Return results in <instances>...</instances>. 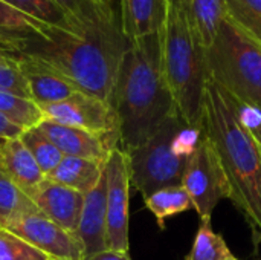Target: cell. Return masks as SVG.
Returning <instances> with one entry per match:
<instances>
[{
	"label": "cell",
	"mask_w": 261,
	"mask_h": 260,
	"mask_svg": "<svg viewBox=\"0 0 261 260\" xmlns=\"http://www.w3.org/2000/svg\"><path fill=\"white\" fill-rule=\"evenodd\" d=\"M121 20L52 28L15 44L12 54L34 61L72 83L80 92L109 103L119 64L130 46Z\"/></svg>",
	"instance_id": "6da1fadb"
},
{
	"label": "cell",
	"mask_w": 261,
	"mask_h": 260,
	"mask_svg": "<svg viewBox=\"0 0 261 260\" xmlns=\"http://www.w3.org/2000/svg\"><path fill=\"white\" fill-rule=\"evenodd\" d=\"M109 104L116 116L119 147L124 152L147 143L177 112L162 67L161 32L130 43Z\"/></svg>",
	"instance_id": "7a4b0ae2"
},
{
	"label": "cell",
	"mask_w": 261,
	"mask_h": 260,
	"mask_svg": "<svg viewBox=\"0 0 261 260\" xmlns=\"http://www.w3.org/2000/svg\"><path fill=\"white\" fill-rule=\"evenodd\" d=\"M202 129L226 173L229 199L246 219L255 248L261 242V152L239 115V100L208 81Z\"/></svg>",
	"instance_id": "3957f363"
},
{
	"label": "cell",
	"mask_w": 261,
	"mask_h": 260,
	"mask_svg": "<svg viewBox=\"0 0 261 260\" xmlns=\"http://www.w3.org/2000/svg\"><path fill=\"white\" fill-rule=\"evenodd\" d=\"M161 55L177 113L187 126L202 129L210 81L205 49L193 37L179 0H168L161 29Z\"/></svg>",
	"instance_id": "277c9868"
},
{
	"label": "cell",
	"mask_w": 261,
	"mask_h": 260,
	"mask_svg": "<svg viewBox=\"0 0 261 260\" xmlns=\"http://www.w3.org/2000/svg\"><path fill=\"white\" fill-rule=\"evenodd\" d=\"M208 77L243 104L261 109V44L228 15L205 49Z\"/></svg>",
	"instance_id": "5b68a950"
},
{
	"label": "cell",
	"mask_w": 261,
	"mask_h": 260,
	"mask_svg": "<svg viewBox=\"0 0 261 260\" xmlns=\"http://www.w3.org/2000/svg\"><path fill=\"white\" fill-rule=\"evenodd\" d=\"M185 126L187 123L176 112L147 143L125 152L132 187L144 199L161 188L182 185L187 162L191 156L179 141V133Z\"/></svg>",
	"instance_id": "8992f818"
},
{
	"label": "cell",
	"mask_w": 261,
	"mask_h": 260,
	"mask_svg": "<svg viewBox=\"0 0 261 260\" xmlns=\"http://www.w3.org/2000/svg\"><path fill=\"white\" fill-rule=\"evenodd\" d=\"M182 185L188 192L199 219L211 218L219 202L231 196L229 182L219 153L203 129L187 162Z\"/></svg>",
	"instance_id": "52a82bcc"
},
{
	"label": "cell",
	"mask_w": 261,
	"mask_h": 260,
	"mask_svg": "<svg viewBox=\"0 0 261 260\" xmlns=\"http://www.w3.org/2000/svg\"><path fill=\"white\" fill-rule=\"evenodd\" d=\"M106 239L107 248L128 253V204H130V166L127 153L118 146L110 152L106 162Z\"/></svg>",
	"instance_id": "ba28073f"
},
{
	"label": "cell",
	"mask_w": 261,
	"mask_h": 260,
	"mask_svg": "<svg viewBox=\"0 0 261 260\" xmlns=\"http://www.w3.org/2000/svg\"><path fill=\"white\" fill-rule=\"evenodd\" d=\"M40 110L46 120L84 129L98 135L118 136V123L112 106L107 101L86 92L78 90L60 103L41 106Z\"/></svg>",
	"instance_id": "9c48e42d"
},
{
	"label": "cell",
	"mask_w": 261,
	"mask_h": 260,
	"mask_svg": "<svg viewBox=\"0 0 261 260\" xmlns=\"http://www.w3.org/2000/svg\"><path fill=\"white\" fill-rule=\"evenodd\" d=\"M5 230L35 247L49 259L84 260L83 247L76 236L52 222L38 208L20 216Z\"/></svg>",
	"instance_id": "30bf717a"
},
{
	"label": "cell",
	"mask_w": 261,
	"mask_h": 260,
	"mask_svg": "<svg viewBox=\"0 0 261 260\" xmlns=\"http://www.w3.org/2000/svg\"><path fill=\"white\" fill-rule=\"evenodd\" d=\"M37 127L64 156H76L107 162L110 152L119 146L116 135H98L84 129L64 126L43 118Z\"/></svg>",
	"instance_id": "8fae6325"
},
{
	"label": "cell",
	"mask_w": 261,
	"mask_h": 260,
	"mask_svg": "<svg viewBox=\"0 0 261 260\" xmlns=\"http://www.w3.org/2000/svg\"><path fill=\"white\" fill-rule=\"evenodd\" d=\"M31 199L37 208L52 222L75 234L84 202L83 193L44 178Z\"/></svg>",
	"instance_id": "7c38bea8"
},
{
	"label": "cell",
	"mask_w": 261,
	"mask_h": 260,
	"mask_svg": "<svg viewBox=\"0 0 261 260\" xmlns=\"http://www.w3.org/2000/svg\"><path fill=\"white\" fill-rule=\"evenodd\" d=\"M106 188L107 178L104 170L98 184L89 193L84 195L81 218L75 231V236L83 247L84 259L98 254L104 250H109L106 239Z\"/></svg>",
	"instance_id": "4fadbf2b"
},
{
	"label": "cell",
	"mask_w": 261,
	"mask_h": 260,
	"mask_svg": "<svg viewBox=\"0 0 261 260\" xmlns=\"http://www.w3.org/2000/svg\"><path fill=\"white\" fill-rule=\"evenodd\" d=\"M121 28L125 37L136 38L161 32L168 9V0H118Z\"/></svg>",
	"instance_id": "5bb4252c"
},
{
	"label": "cell",
	"mask_w": 261,
	"mask_h": 260,
	"mask_svg": "<svg viewBox=\"0 0 261 260\" xmlns=\"http://www.w3.org/2000/svg\"><path fill=\"white\" fill-rule=\"evenodd\" d=\"M2 169L11 181L29 198L34 195L40 182L46 178L37 161L21 143L20 136L0 141Z\"/></svg>",
	"instance_id": "9a60e30c"
},
{
	"label": "cell",
	"mask_w": 261,
	"mask_h": 260,
	"mask_svg": "<svg viewBox=\"0 0 261 260\" xmlns=\"http://www.w3.org/2000/svg\"><path fill=\"white\" fill-rule=\"evenodd\" d=\"M17 60L28 83L31 101L38 107L60 103L78 92V89L61 75L26 58L17 57Z\"/></svg>",
	"instance_id": "2e32d148"
},
{
	"label": "cell",
	"mask_w": 261,
	"mask_h": 260,
	"mask_svg": "<svg viewBox=\"0 0 261 260\" xmlns=\"http://www.w3.org/2000/svg\"><path fill=\"white\" fill-rule=\"evenodd\" d=\"M179 3L196 41L203 49L210 48L228 15L225 0H179Z\"/></svg>",
	"instance_id": "e0dca14e"
},
{
	"label": "cell",
	"mask_w": 261,
	"mask_h": 260,
	"mask_svg": "<svg viewBox=\"0 0 261 260\" xmlns=\"http://www.w3.org/2000/svg\"><path fill=\"white\" fill-rule=\"evenodd\" d=\"M104 170L106 162L76 156H63L60 164L46 178L86 195L98 184Z\"/></svg>",
	"instance_id": "ac0fdd59"
},
{
	"label": "cell",
	"mask_w": 261,
	"mask_h": 260,
	"mask_svg": "<svg viewBox=\"0 0 261 260\" xmlns=\"http://www.w3.org/2000/svg\"><path fill=\"white\" fill-rule=\"evenodd\" d=\"M44 29L46 25L32 20L6 2L0 0V46L9 52H12L17 43L37 34H43Z\"/></svg>",
	"instance_id": "d6986e66"
},
{
	"label": "cell",
	"mask_w": 261,
	"mask_h": 260,
	"mask_svg": "<svg viewBox=\"0 0 261 260\" xmlns=\"http://www.w3.org/2000/svg\"><path fill=\"white\" fill-rule=\"evenodd\" d=\"M147 210L156 218L161 230H165V219L194 210V204L184 185L165 187L144 199Z\"/></svg>",
	"instance_id": "ffe728a7"
},
{
	"label": "cell",
	"mask_w": 261,
	"mask_h": 260,
	"mask_svg": "<svg viewBox=\"0 0 261 260\" xmlns=\"http://www.w3.org/2000/svg\"><path fill=\"white\" fill-rule=\"evenodd\" d=\"M37 210L32 199L24 195L0 166V228H8L20 216Z\"/></svg>",
	"instance_id": "44dd1931"
},
{
	"label": "cell",
	"mask_w": 261,
	"mask_h": 260,
	"mask_svg": "<svg viewBox=\"0 0 261 260\" xmlns=\"http://www.w3.org/2000/svg\"><path fill=\"white\" fill-rule=\"evenodd\" d=\"M232 253L225 239L211 227V218L200 219L191 251L185 260H228Z\"/></svg>",
	"instance_id": "7402d4cb"
},
{
	"label": "cell",
	"mask_w": 261,
	"mask_h": 260,
	"mask_svg": "<svg viewBox=\"0 0 261 260\" xmlns=\"http://www.w3.org/2000/svg\"><path fill=\"white\" fill-rule=\"evenodd\" d=\"M17 11L31 17L32 20L52 28H72L75 26L69 15L54 0H3Z\"/></svg>",
	"instance_id": "603a6c76"
},
{
	"label": "cell",
	"mask_w": 261,
	"mask_h": 260,
	"mask_svg": "<svg viewBox=\"0 0 261 260\" xmlns=\"http://www.w3.org/2000/svg\"><path fill=\"white\" fill-rule=\"evenodd\" d=\"M20 139L31 152L44 176L50 175L64 156L37 126L24 129L20 135Z\"/></svg>",
	"instance_id": "cb8c5ba5"
},
{
	"label": "cell",
	"mask_w": 261,
	"mask_h": 260,
	"mask_svg": "<svg viewBox=\"0 0 261 260\" xmlns=\"http://www.w3.org/2000/svg\"><path fill=\"white\" fill-rule=\"evenodd\" d=\"M72 20L75 26L101 23L119 18L116 11H112L96 0H54Z\"/></svg>",
	"instance_id": "d4e9b609"
},
{
	"label": "cell",
	"mask_w": 261,
	"mask_h": 260,
	"mask_svg": "<svg viewBox=\"0 0 261 260\" xmlns=\"http://www.w3.org/2000/svg\"><path fill=\"white\" fill-rule=\"evenodd\" d=\"M228 17L261 44V0H225Z\"/></svg>",
	"instance_id": "484cf974"
},
{
	"label": "cell",
	"mask_w": 261,
	"mask_h": 260,
	"mask_svg": "<svg viewBox=\"0 0 261 260\" xmlns=\"http://www.w3.org/2000/svg\"><path fill=\"white\" fill-rule=\"evenodd\" d=\"M0 113L23 130L37 126L43 120V113L35 103L3 92H0Z\"/></svg>",
	"instance_id": "4316f807"
},
{
	"label": "cell",
	"mask_w": 261,
	"mask_h": 260,
	"mask_svg": "<svg viewBox=\"0 0 261 260\" xmlns=\"http://www.w3.org/2000/svg\"><path fill=\"white\" fill-rule=\"evenodd\" d=\"M0 260H49V257L14 233L0 228Z\"/></svg>",
	"instance_id": "83f0119b"
},
{
	"label": "cell",
	"mask_w": 261,
	"mask_h": 260,
	"mask_svg": "<svg viewBox=\"0 0 261 260\" xmlns=\"http://www.w3.org/2000/svg\"><path fill=\"white\" fill-rule=\"evenodd\" d=\"M0 92L31 100L28 83L18 66V60L14 64H0Z\"/></svg>",
	"instance_id": "f1b7e54d"
},
{
	"label": "cell",
	"mask_w": 261,
	"mask_h": 260,
	"mask_svg": "<svg viewBox=\"0 0 261 260\" xmlns=\"http://www.w3.org/2000/svg\"><path fill=\"white\" fill-rule=\"evenodd\" d=\"M239 115L243 123V126L248 129V132L252 135L254 141L257 143L261 152V112L260 109L243 104L239 101Z\"/></svg>",
	"instance_id": "f546056e"
},
{
	"label": "cell",
	"mask_w": 261,
	"mask_h": 260,
	"mask_svg": "<svg viewBox=\"0 0 261 260\" xmlns=\"http://www.w3.org/2000/svg\"><path fill=\"white\" fill-rule=\"evenodd\" d=\"M23 129L12 123L9 118L0 113V139H8V138H17L20 136Z\"/></svg>",
	"instance_id": "4dcf8cb0"
},
{
	"label": "cell",
	"mask_w": 261,
	"mask_h": 260,
	"mask_svg": "<svg viewBox=\"0 0 261 260\" xmlns=\"http://www.w3.org/2000/svg\"><path fill=\"white\" fill-rule=\"evenodd\" d=\"M84 260H132L128 253H122V251H113V250H104L98 254H93L90 257Z\"/></svg>",
	"instance_id": "1f68e13d"
},
{
	"label": "cell",
	"mask_w": 261,
	"mask_h": 260,
	"mask_svg": "<svg viewBox=\"0 0 261 260\" xmlns=\"http://www.w3.org/2000/svg\"><path fill=\"white\" fill-rule=\"evenodd\" d=\"M14 63H17V57L8 49H5L3 46H0V64H14Z\"/></svg>",
	"instance_id": "d6a6232c"
},
{
	"label": "cell",
	"mask_w": 261,
	"mask_h": 260,
	"mask_svg": "<svg viewBox=\"0 0 261 260\" xmlns=\"http://www.w3.org/2000/svg\"><path fill=\"white\" fill-rule=\"evenodd\" d=\"M98 3H101L102 6L112 9V11H116L119 14V6H118V0H96Z\"/></svg>",
	"instance_id": "836d02e7"
},
{
	"label": "cell",
	"mask_w": 261,
	"mask_h": 260,
	"mask_svg": "<svg viewBox=\"0 0 261 260\" xmlns=\"http://www.w3.org/2000/svg\"><path fill=\"white\" fill-rule=\"evenodd\" d=\"M228 260H239V259H237V257H234V256H232V257H229V259H228Z\"/></svg>",
	"instance_id": "e575fe53"
},
{
	"label": "cell",
	"mask_w": 261,
	"mask_h": 260,
	"mask_svg": "<svg viewBox=\"0 0 261 260\" xmlns=\"http://www.w3.org/2000/svg\"><path fill=\"white\" fill-rule=\"evenodd\" d=\"M2 141V139H0ZM0 166H2V156H0Z\"/></svg>",
	"instance_id": "d590c367"
},
{
	"label": "cell",
	"mask_w": 261,
	"mask_h": 260,
	"mask_svg": "<svg viewBox=\"0 0 261 260\" xmlns=\"http://www.w3.org/2000/svg\"><path fill=\"white\" fill-rule=\"evenodd\" d=\"M49 260H58V259H49Z\"/></svg>",
	"instance_id": "8d00e7d4"
},
{
	"label": "cell",
	"mask_w": 261,
	"mask_h": 260,
	"mask_svg": "<svg viewBox=\"0 0 261 260\" xmlns=\"http://www.w3.org/2000/svg\"><path fill=\"white\" fill-rule=\"evenodd\" d=\"M260 112H261V109H260Z\"/></svg>",
	"instance_id": "74e56055"
}]
</instances>
